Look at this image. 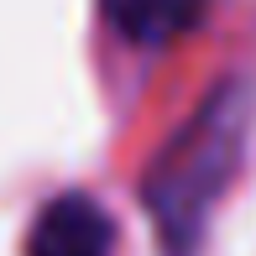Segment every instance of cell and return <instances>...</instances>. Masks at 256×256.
Instances as JSON below:
<instances>
[{"label": "cell", "mask_w": 256, "mask_h": 256, "mask_svg": "<svg viewBox=\"0 0 256 256\" xmlns=\"http://www.w3.org/2000/svg\"><path fill=\"white\" fill-rule=\"evenodd\" d=\"M110 32H120L136 48H172L178 37H188L204 21L209 0H100Z\"/></svg>", "instance_id": "3957f363"}, {"label": "cell", "mask_w": 256, "mask_h": 256, "mask_svg": "<svg viewBox=\"0 0 256 256\" xmlns=\"http://www.w3.org/2000/svg\"><path fill=\"white\" fill-rule=\"evenodd\" d=\"M26 256H115V220L89 194H58L37 209Z\"/></svg>", "instance_id": "7a4b0ae2"}, {"label": "cell", "mask_w": 256, "mask_h": 256, "mask_svg": "<svg viewBox=\"0 0 256 256\" xmlns=\"http://www.w3.org/2000/svg\"><path fill=\"white\" fill-rule=\"evenodd\" d=\"M256 120V84L220 78L209 100L172 131V142L142 172V204L157 225L162 256H199L209 209L220 204L225 183L236 178L246 136Z\"/></svg>", "instance_id": "6da1fadb"}]
</instances>
